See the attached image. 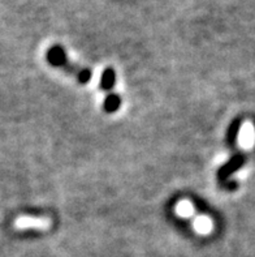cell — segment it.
Here are the masks:
<instances>
[{"mask_svg": "<svg viewBox=\"0 0 255 257\" xmlns=\"http://www.w3.org/2000/svg\"><path fill=\"white\" fill-rule=\"evenodd\" d=\"M47 60L55 67H60L64 68L65 65L68 64V59H67V54L60 46H54L47 52Z\"/></svg>", "mask_w": 255, "mask_h": 257, "instance_id": "3957f363", "label": "cell"}, {"mask_svg": "<svg viewBox=\"0 0 255 257\" xmlns=\"http://www.w3.org/2000/svg\"><path fill=\"white\" fill-rule=\"evenodd\" d=\"M115 81H116V73H115V71L112 68L104 69L103 75H102V80H100V88L103 89V90H110V89L113 88Z\"/></svg>", "mask_w": 255, "mask_h": 257, "instance_id": "5b68a950", "label": "cell"}, {"mask_svg": "<svg viewBox=\"0 0 255 257\" xmlns=\"http://www.w3.org/2000/svg\"><path fill=\"white\" fill-rule=\"evenodd\" d=\"M120 104H121V98L119 94H110L107 95L104 99L103 108L106 112H115L119 110Z\"/></svg>", "mask_w": 255, "mask_h": 257, "instance_id": "8992f818", "label": "cell"}, {"mask_svg": "<svg viewBox=\"0 0 255 257\" xmlns=\"http://www.w3.org/2000/svg\"><path fill=\"white\" fill-rule=\"evenodd\" d=\"M178 213L182 215H189L191 213V206L190 204H186V202H184V204H181L180 206H178Z\"/></svg>", "mask_w": 255, "mask_h": 257, "instance_id": "9c48e42d", "label": "cell"}, {"mask_svg": "<svg viewBox=\"0 0 255 257\" xmlns=\"http://www.w3.org/2000/svg\"><path fill=\"white\" fill-rule=\"evenodd\" d=\"M17 227H36V228H45L49 226L47 219H37V218H28L23 217L19 218L16 222Z\"/></svg>", "mask_w": 255, "mask_h": 257, "instance_id": "277c9868", "label": "cell"}, {"mask_svg": "<svg viewBox=\"0 0 255 257\" xmlns=\"http://www.w3.org/2000/svg\"><path fill=\"white\" fill-rule=\"evenodd\" d=\"M197 228H198V230H200V231H203V232L208 231V230L211 228L210 221H208V219H206V218L198 219V221H197Z\"/></svg>", "mask_w": 255, "mask_h": 257, "instance_id": "ba28073f", "label": "cell"}, {"mask_svg": "<svg viewBox=\"0 0 255 257\" xmlns=\"http://www.w3.org/2000/svg\"><path fill=\"white\" fill-rule=\"evenodd\" d=\"M91 78V71L87 68H82L81 72H80V75H78L77 80L81 84H87V82L90 81Z\"/></svg>", "mask_w": 255, "mask_h": 257, "instance_id": "52a82bcc", "label": "cell"}, {"mask_svg": "<svg viewBox=\"0 0 255 257\" xmlns=\"http://www.w3.org/2000/svg\"><path fill=\"white\" fill-rule=\"evenodd\" d=\"M239 145L245 149H249L255 143V128L251 123H245L239 127L238 132Z\"/></svg>", "mask_w": 255, "mask_h": 257, "instance_id": "7a4b0ae2", "label": "cell"}, {"mask_svg": "<svg viewBox=\"0 0 255 257\" xmlns=\"http://www.w3.org/2000/svg\"><path fill=\"white\" fill-rule=\"evenodd\" d=\"M242 165H243V157L241 156L232 157V158H230V160L224 165V166L220 167L219 173H217V178H219V180H221V182H225V180L228 179V178L234 173V171H237L239 167L242 166Z\"/></svg>", "mask_w": 255, "mask_h": 257, "instance_id": "6da1fadb", "label": "cell"}]
</instances>
